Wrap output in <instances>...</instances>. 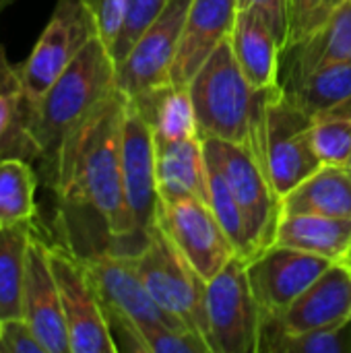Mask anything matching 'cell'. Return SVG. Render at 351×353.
<instances>
[{"instance_id":"cell-1","label":"cell","mask_w":351,"mask_h":353,"mask_svg":"<svg viewBox=\"0 0 351 353\" xmlns=\"http://www.w3.org/2000/svg\"><path fill=\"white\" fill-rule=\"evenodd\" d=\"M128 97L116 87L91 116L66 139L52 172L50 186L66 209L95 215L114 242L145 240L137 232L122 178V126Z\"/></svg>"},{"instance_id":"cell-2","label":"cell","mask_w":351,"mask_h":353,"mask_svg":"<svg viewBox=\"0 0 351 353\" xmlns=\"http://www.w3.org/2000/svg\"><path fill=\"white\" fill-rule=\"evenodd\" d=\"M114 89L116 62L106 41L97 35L52 83L35 108L29 112L19 110L0 157L37 159L48 176L66 139Z\"/></svg>"},{"instance_id":"cell-3","label":"cell","mask_w":351,"mask_h":353,"mask_svg":"<svg viewBox=\"0 0 351 353\" xmlns=\"http://www.w3.org/2000/svg\"><path fill=\"white\" fill-rule=\"evenodd\" d=\"M199 137L246 147L267 170V101L269 91H257L244 77L232 41L225 39L188 83ZM271 180V178H269Z\"/></svg>"},{"instance_id":"cell-4","label":"cell","mask_w":351,"mask_h":353,"mask_svg":"<svg viewBox=\"0 0 351 353\" xmlns=\"http://www.w3.org/2000/svg\"><path fill=\"white\" fill-rule=\"evenodd\" d=\"M101 296L110 333L118 352L147 353L143 331L153 327L182 329L166 314L145 288L132 254L112 248L81 256ZM186 331V329H182Z\"/></svg>"},{"instance_id":"cell-5","label":"cell","mask_w":351,"mask_h":353,"mask_svg":"<svg viewBox=\"0 0 351 353\" xmlns=\"http://www.w3.org/2000/svg\"><path fill=\"white\" fill-rule=\"evenodd\" d=\"M132 261L159 308L182 329L201 337L211 350L207 281L182 256L157 223L149 228L147 240L132 254Z\"/></svg>"},{"instance_id":"cell-6","label":"cell","mask_w":351,"mask_h":353,"mask_svg":"<svg viewBox=\"0 0 351 353\" xmlns=\"http://www.w3.org/2000/svg\"><path fill=\"white\" fill-rule=\"evenodd\" d=\"M97 35V21L87 0H58L31 54L17 68L21 83V112L35 108L52 83Z\"/></svg>"},{"instance_id":"cell-7","label":"cell","mask_w":351,"mask_h":353,"mask_svg":"<svg viewBox=\"0 0 351 353\" xmlns=\"http://www.w3.org/2000/svg\"><path fill=\"white\" fill-rule=\"evenodd\" d=\"M203 145L207 159L217 165L244 215L252 259L275 244L277 225L281 221V199L246 147L217 139H205Z\"/></svg>"},{"instance_id":"cell-8","label":"cell","mask_w":351,"mask_h":353,"mask_svg":"<svg viewBox=\"0 0 351 353\" xmlns=\"http://www.w3.org/2000/svg\"><path fill=\"white\" fill-rule=\"evenodd\" d=\"M70 353H116L101 296L83 259L68 246H50Z\"/></svg>"},{"instance_id":"cell-9","label":"cell","mask_w":351,"mask_h":353,"mask_svg":"<svg viewBox=\"0 0 351 353\" xmlns=\"http://www.w3.org/2000/svg\"><path fill=\"white\" fill-rule=\"evenodd\" d=\"M155 223L205 281L213 279L238 256L234 242L205 199L182 196L159 201Z\"/></svg>"},{"instance_id":"cell-10","label":"cell","mask_w":351,"mask_h":353,"mask_svg":"<svg viewBox=\"0 0 351 353\" xmlns=\"http://www.w3.org/2000/svg\"><path fill=\"white\" fill-rule=\"evenodd\" d=\"M207 316L213 353H259L261 308L244 259L234 256L207 281Z\"/></svg>"},{"instance_id":"cell-11","label":"cell","mask_w":351,"mask_h":353,"mask_svg":"<svg viewBox=\"0 0 351 353\" xmlns=\"http://www.w3.org/2000/svg\"><path fill=\"white\" fill-rule=\"evenodd\" d=\"M312 116L298 108L281 87L267 101V170L279 199L314 174L323 161L310 141Z\"/></svg>"},{"instance_id":"cell-12","label":"cell","mask_w":351,"mask_h":353,"mask_svg":"<svg viewBox=\"0 0 351 353\" xmlns=\"http://www.w3.org/2000/svg\"><path fill=\"white\" fill-rule=\"evenodd\" d=\"M351 316V269L333 263L310 288L279 312H261L259 353L279 337L308 333Z\"/></svg>"},{"instance_id":"cell-13","label":"cell","mask_w":351,"mask_h":353,"mask_svg":"<svg viewBox=\"0 0 351 353\" xmlns=\"http://www.w3.org/2000/svg\"><path fill=\"white\" fill-rule=\"evenodd\" d=\"M190 2L170 0L159 17L141 33L130 52L116 64V87L126 97L172 81V66Z\"/></svg>"},{"instance_id":"cell-14","label":"cell","mask_w":351,"mask_h":353,"mask_svg":"<svg viewBox=\"0 0 351 353\" xmlns=\"http://www.w3.org/2000/svg\"><path fill=\"white\" fill-rule=\"evenodd\" d=\"M333 263L283 244H271L246 261L248 283L261 312H279L290 306Z\"/></svg>"},{"instance_id":"cell-15","label":"cell","mask_w":351,"mask_h":353,"mask_svg":"<svg viewBox=\"0 0 351 353\" xmlns=\"http://www.w3.org/2000/svg\"><path fill=\"white\" fill-rule=\"evenodd\" d=\"M23 319L33 327L48 353H70V339L60 302L50 244L35 232L29 242L23 283Z\"/></svg>"},{"instance_id":"cell-16","label":"cell","mask_w":351,"mask_h":353,"mask_svg":"<svg viewBox=\"0 0 351 353\" xmlns=\"http://www.w3.org/2000/svg\"><path fill=\"white\" fill-rule=\"evenodd\" d=\"M122 178L137 232L143 240H147V232L155 223L159 205L155 141L151 128L130 101H126L122 126Z\"/></svg>"},{"instance_id":"cell-17","label":"cell","mask_w":351,"mask_h":353,"mask_svg":"<svg viewBox=\"0 0 351 353\" xmlns=\"http://www.w3.org/2000/svg\"><path fill=\"white\" fill-rule=\"evenodd\" d=\"M238 0H192L172 66V83L188 87L207 58L232 35Z\"/></svg>"},{"instance_id":"cell-18","label":"cell","mask_w":351,"mask_h":353,"mask_svg":"<svg viewBox=\"0 0 351 353\" xmlns=\"http://www.w3.org/2000/svg\"><path fill=\"white\" fill-rule=\"evenodd\" d=\"M345 62H351V0H343L321 29L281 50L279 87L292 91L312 72Z\"/></svg>"},{"instance_id":"cell-19","label":"cell","mask_w":351,"mask_h":353,"mask_svg":"<svg viewBox=\"0 0 351 353\" xmlns=\"http://www.w3.org/2000/svg\"><path fill=\"white\" fill-rule=\"evenodd\" d=\"M230 41L246 81L257 91L279 85L281 41L257 10L238 8Z\"/></svg>"},{"instance_id":"cell-20","label":"cell","mask_w":351,"mask_h":353,"mask_svg":"<svg viewBox=\"0 0 351 353\" xmlns=\"http://www.w3.org/2000/svg\"><path fill=\"white\" fill-rule=\"evenodd\" d=\"M155 174L159 201L199 196L209 203L203 139L197 137L182 141H155Z\"/></svg>"},{"instance_id":"cell-21","label":"cell","mask_w":351,"mask_h":353,"mask_svg":"<svg viewBox=\"0 0 351 353\" xmlns=\"http://www.w3.org/2000/svg\"><path fill=\"white\" fill-rule=\"evenodd\" d=\"M128 101L147 122L155 141H182L199 137L197 114L188 87L174 85L170 81L128 97Z\"/></svg>"},{"instance_id":"cell-22","label":"cell","mask_w":351,"mask_h":353,"mask_svg":"<svg viewBox=\"0 0 351 353\" xmlns=\"http://www.w3.org/2000/svg\"><path fill=\"white\" fill-rule=\"evenodd\" d=\"M314 213L351 219V172L323 163L314 174L281 196V215Z\"/></svg>"},{"instance_id":"cell-23","label":"cell","mask_w":351,"mask_h":353,"mask_svg":"<svg viewBox=\"0 0 351 353\" xmlns=\"http://www.w3.org/2000/svg\"><path fill=\"white\" fill-rule=\"evenodd\" d=\"M275 244L292 246L331 261H345L351 252V219L314 213L281 215Z\"/></svg>"},{"instance_id":"cell-24","label":"cell","mask_w":351,"mask_h":353,"mask_svg":"<svg viewBox=\"0 0 351 353\" xmlns=\"http://www.w3.org/2000/svg\"><path fill=\"white\" fill-rule=\"evenodd\" d=\"M37 174L29 159L0 157V228L29 225L35 219Z\"/></svg>"},{"instance_id":"cell-25","label":"cell","mask_w":351,"mask_h":353,"mask_svg":"<svg viewBox=\"0 0 351 353\" xmlns=\"http://www.w3.org/2000/svg\"><path fill=\"white\" fill-rule=\"evenodd\" d=\"M29 225L0 228V319L23 316V283L33 236Z\"/></svg>"},{"instance_id":"cell-26","label":"cell","mask_w":351,"mask_h":353,"mask_svg":"<svg viewBox=\"0 0 351 353\" xmlns=\"http://www.w3.org/2000/svg\"><path fill=\"white\" fill-rule=\"evenodd\" d=\"M283 93L310 116L333 110L351 99V62L325 66Z\"/></svg>"},{"instance_id":"cell-27","label":"cell","mask_w":351,"mask_h":353,"mask_svg":"<svg viewBox=\"0 0 351 353\" xmlns=\"http://www.w3.org/2000/svg\"><path fill=\"white\" fill-rule=\"evenodd\" d=\"M207 157V155H205ZM207 180H209V205L223 225L225 234L236 246V252L240 259L248 261L250 259V246H248V234H246V221L244 215L225 182L221 172L213 161L207 159Z\"/></svg>"},{"instance_id":"cell-28","label":"cell","mask_w":351,"mask_h":353,"mask_svg":"<svg viewBox=\"0 0 351 353\" xmlns=\"http://www.w3.org/2000/svg\"><path fill=\"white\" fill-rule=\"evenodd\" d=\"M265 353H351V316L308 333L279 337Z\"/></svg>"},{"instance_id":"cell-29","label":"cell","mask_w":351,"mask_h":353,"mask_svg":"<svg viewBox=\"0 0 351 353\" xmlns=\"http://www.w3.org/2000/svg\"><path fill=\"white\" fill-rule=\"evenodd\" d=\"M170 0H126L124 17L120 31L110 48L114 62L118 64L134 46V41L141 37V33L159 17V12L166 8Z\"/></svg>"},{"instance_id":"cell-30","label":"cell","mask_w":351,"mask_h":353,"mask_svg":"<svg viewBox=\"0 0 351 353\" xmlns=\"http://www.w3.org/2000/svg\"><path fill=\"white\" fill-rule=\"evenodd\" d=\"M341 2L343 0H290V25L283 48L294 46L321 29Z\"/></svg>"},{"instance_id":"cell-31","label":"cell","mask_w":351,"mask_h":353,"mask_svg":"<svg viewBox=\"0 0 351 353\" xmlns=\"http://www.w3.org/2000/svg\"><path fill=\"white\" fill-rule=\"evenodd\" d=\"M19 110H21L19 70L8 62L6 52L0 46V149L19 118Z\"/></svg>"},{"instance_id":"cell-32","label":"cell","mask_w":351,"mask_h":353,"mask_svg":"<svg viewBox=\"0 0 351 353\" xmlns=\"http://www.w3.org/2000/svg\"><path fill=\"white\" fill-rule=\"evenodd\" d=\"M0 353H48L33 327L23 319H4L0 323Z\"/></svg>"},{"instance_id":"cell-33","label":"cell","mask_w":351,"mask_h":353,"mask_svg":"<svg viewBox=\"0 0 351 353\" xmlns=\"http://www.w3.org/2000/svg\"><path fill=\"white\" fill-rule=\"evenodd\" d=\"M99 29V37L106 41L108 48H112L126 8V0H87Z\"/></svg>"},{"instance_id":"cell-34","label":"cell","mask_w":351,"mask_h":353,"mask_svg":"<svg viewBox=\"0 0 351 353\" xmlns=\"http://www.w3.org/2000/svg\"><path fill=\"white\" fill-rule=\"evenodd\" d=\"M238 8L257 10L265 19V23L275 31L283 48L290 25V0H238Z\"/></svg>"},{"instance_id":"cell-35","label":"cell","mask_w":351,"mask_h":353,"mask_svg":"<svg viewBox=\"0 0 351 353\" xmlns=\"http://www.w3.org/2000/svg\"><path fill=\"white\" fill-rule=\"evenodd\" d=\"M8 2H10V0H0V12H2V8H4V6H6Z\"/></svg>"},{"instance_id":"cell-36","label":"cell","mask_w":351,"mask_h":353,"mask_svg":"<svg viewBox=\"0 0 351 353\" xmlns=\"http://www.w3.org/2000/svg\"><path fill=\"white\" fill-rule=\"evenodd\" d=\"M345 263H348V267H350V269H351V252H350V254H348V256H345Z\"/></svg>"},{"instance_id":"cell-37","label":"cell","mask_w":351,"mask_h":353,"mask_svg":"<svg viewBox=\"0 0 351 353\" xmlns=\"http://www.w3.org/2000/svg\"><path fill=\"white\" fill-rule=\"evenodd\" d=\"M348 170L351 172V155H350V159H348Z\"/></svg>"},{"instance_id":"cell-38","label":"cell","mask_w":351,"mask_h":353,"mask_svg":"<svg viewBox=\"0 0 351 353\" xmlns=\"http://www.w3.org/2000/svg\"><path fill=\"white\" fill-rule=\"evenodd\" d=\"M0 323H2V319H0Z\"/></svg>"}]
</instances>
